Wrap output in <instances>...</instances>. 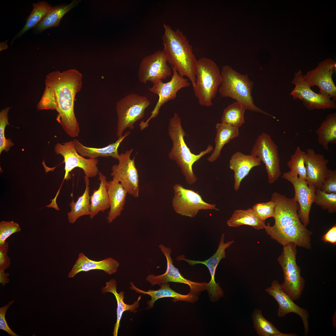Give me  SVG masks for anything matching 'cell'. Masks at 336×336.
<instances>
[{"instance_id":"cell-11","label":"cell","mask_w":336,"mask_h":336,"mask_svg":"<svg viewBox=\"0 0 336 336\" xmlns=\"http://www.w3.org/2000/svg\"><path fill=\"white\" fill-rule=\"evenodd\" d=\"M172 68L173 75L169 81L164 83L162 81H159L153 84L152 87L149 88L150 91L158 95L159 98L154 108L151 112V114L149 118L146 121H142L140 123L139 126L141 130L147 127L150 120L158 115L162 105L168 101L175 99L179 91L189 87L190 85L187 79L180 76L174 68L172 67Z\"/></svg>"},{"instance_id":"cell-43","label":"cell","mask_w":336,"mask_h":336,"mask_svg":"<svg viewBox=\"0 0 336 336\" xmlns=\"http://www.w3.org/2000/svg\"><path fill=\"white\" fill-rule=\"evenodd\" d=\"M21 230L17 223L13 221H2L0 222V245L3 244L11 235Z\"/></svg>"},{"instance_id":"cell-17","label":"cell","mask_w":336,"mask_h":336,"mask_svg":"<svg viewBox=\"0 0 336 336\" xmlns=\"http://www.w3.org/2000/svg\"><path fill=\"white\" fill-rule=\"evenodd\" d=\"M264 229L272 238L283 246L292 243L306 249L311 248L310 236L312 232L301 222L282 228L275 227L268 223Z\"/></svg>"},{"instance_id":"cell-38","label":"cell","mask_w":336,"mask_h":336,"mask_svg":"<svg viewBox=\"0 0 336 336\" xmlns=\"http://www.w3.org/2000/svg\"><path fill=\"white\" fill-rule=\"evenodd\" d=\"M306 156V152L302 151L300 147H297L287 163L291 173L297 175L305 180L306 179L305 163Z\"/></svg>"},{"instance_id":"cell-27","label":"cell","mask_w":336,"mask_h":336,"mask_svg":"<svg viewBox=\"0 0 336 336\" xmlns=\"http://www.w3.org/2000/svg\"><path fill=\"white\" fill-rule=\"evenodd\" d=\"M130 133V131L127 132L119 138L115 142L101 148H94L85 146L77 139H75L73 141L77 152L83 156L88 157L89 158L111 156L118 160L119 155L118 152V148L122 141Z\"/></svg>"},{"instance_id":"cell-4","label":"cell","mask_w":336,"mask_h":336,"mask_svg":"<svg viewBox=\"0 0 336 336\" xmlns=\"http://www.w3.org/2000/svg\"><path fill=\"white\" fill-rule=\"evenodd\" d=\"M221 73L222 81L218 90L221 97L232 98L242 105L246 110L276 119L254 104L252 96L254 83L247 75L241 74L227 65L223 66Z\"/></svg>"},{"instance_id":"cell-9","label":"cell","mask_w":336,"mask_h":336,"mask_svg":"<svg viewBox=\"0 0 336 336\" xmlns=\"http://www.w3.org/2000/svg\"><path fill=\"white\" fill-rule=\"evenodd\" d=\"M250 154L256 156L265 166L268 182L274 183L281 174L278 147L270 135L263 133L259 135Z\"/></svg>"},{"instance_id":"cell-26","label":"cell","mask_w":336,"mask_h":336,"mask_svg":"<svg viewBox=\"0 0 336 336\" xmlns=\"http://www.w3.org/2000/svg\"><path fill=\"white\" fill-rule=\"evenodd\" d=\"M108 194L110 210L106 219L108 223L112 222L119 216L124 209L127 191L116 179L108 181Z\"/></svg>"},{"instance_id":"cell-41","label":"cell","mask_w":336,"mask_h":336,"mask_svg":"<svg viewBox=\"0 0 336 336\" xmlns=\"http://www.w3.org/2000/svg\"><path fill=\"white\" fill-rule=\"evenodd\" d=\"M37 108L39 110H56L57 105L55 93L49 86L45 85L43 94Z\"/></svg>"},{"instance_id":"cell-39","label":"cell","mask_w":336,"mask_h":336,"mask_svg":"<svg viewBox=\"0 0 336 336\" xmlns=\"http://www.w3.org/2000/svg\"><path fill=\"white\" fill-rule=\"evenodd\" d=\"M314 203L330 213L336 212V194H327L320 189L316 188Z\"/></svg>"},{"instance_id":"cell-5","label":"cell","mask_w":336,"mask_h":336,"mask_svg":"<svg viewBox=\"0 0 336 336\" xmlns=\"http://www.w3.org/2000/svg\"><path fill=\"white\" fill-rule=\"evenodd\" d=\"M196 77L193 89L199 104L206 107L212 106L222 81L219 68L211 59L202 57L197 60Z\"/></svg>"},{"instance_id":"cell-13","label":"cell","mask_w":336,"mask_h":336,"mask_svg":"<svg viewBox=\"0 0 336 336\" xmlns=\"http://www.w3.org/2000/svg\"><path fill=\"white\" fill-rule=\"evenodd\" d=\"M133 151L131 149L119 154L118 164L111 167V175L121 184L128 194L137 198L139 195V179L135 157L130 158Z\"/></svg>"},{"instance_id":"cell-36","label":"cell","mask_w":336,"mask_h":336,"mask_svg":"<svg viewBox=\"0 0 336 336\" xmlns=\"http://www.w3.org/2000/svg\"><path fill=\"white\" fill-rule=\"evenodd\" d=\"M32 10L22 30L13 38L12 42L21 36L26 32L34 28L45 17L52 6L45 1H38L32 4Z\"/></svg>"},{"instance_id":"cell-15","label":"cell","mask_w":336,"mask_h":336,"mask_svg":"<svg viewBox=\"0 0 336 336\" xmlns=\"http://www.w3.org/2000/svg\"><path fill=\"white\" fill-rule=\"evenodd\" d=\"M336 68V63L327 58L319 63L316 68L307 72L303 77L310 87L317 86L318 94L336 100V87L332 75Z\"/></svg>"},{"instance_id":"cell-3","label":"cell","mask_w":336,"mask_h":336,"mask_svg":"<svg viewBox=\"0 0 336 336\" xmlns=\"http://www.w3.org/2000/svg\"><path fill=\"white\" fill-rule=\"evenodd\" d=\"M168 131L172 142V147L169 154V157L176 162L186 181L189 184L192 185L198 180L193 170V164L203 156L213 151V147L209 145L205 150L201 151L198 154L192 153L184 141V137L186 133L182 127L181 119L177 113H175L170 119Z\"/></svg>"},{"instance_id":"cell-45","label":"cell","mask_w":336,"mask_h":336,"mask_svg":"<svg viewBox=\"0 0 336 336\" xmlns=\"http://www.w3.org/2000/svg\"><path fill=\"white\" fill-rule=\"evenodd\" d=\"M14 301L15 300H13L7 305L0 308V329L5 331L11 336H19L10 329L5 319L7 310Z\"/></svg>"},{"instance_id":"cell-31","label":"cell","mask_w":336,"mask_h":336,"mask_svg":"<svg viewBox=\"0 0 336 336\" xmlns=\"http://www.w3.org/2000/svg\"><path fill=\"white\" fill-rule=\"evenodd\" d=\"M217 133L215 138V147L211 156L207 159L208 161L213 162L219 157L224 146L239 134V128L232 127L222 123L217 124Z\"/></svg>"},{"instance_id":"cell-14","label":"cell","mask_w":336,"mask_h":336,"mask_svg":"<svg viewBox=\"0 0 336 336\" xmlns=\"http://www.w3.org/2000/svg\"><path fill=\"white\" fill-rule=\"evenodd\" d=\"M163 50H158L144 58L139 65L138 77L140 81L146 83L150 81L155 83L170 76L171 69L167 64Z\"/></svg>"},{"instance_id":"cell-49","label":"cell","mask_w":336,"mask_h":336,"mask_svg":"<svg viewBox=\"0 0 336 336\" xmlns=\"http://www.w3.org/2000/svg\"><path fill=\"white\" fill-rule=\"evenodd\" d=\"M8 40H6L4 41L1 42L0 44V51H1L2 50L4 49H7L8 47L7 45V42Z\"/></svg>"},{"instance_id":"cell-6","label":"cell","mask_w":336,"mask_h":336,"mask_svg":"<svg viewBox=\"0 0 336 336\" xmlns=\"http://www.w3.org/2000/svg\"><path fill=\"white\" fill-rule=\"evenodd\" d=\"M297 246L291 243L283 246V250L277 259L282 269L284 281L282 288L293 301L299 299L304 291L305 281L301 275V269L296 264Z\"/></svg>"},{"instance_id":"cell-2","label":"cell","mask_w":336,"mask_h":336,"mask_svg":"<svg viewBox=\"0 0 336 336\" xmlns=\"http://www.w3.org/2000/svg\"><path fill=\"white\" fill-rule=\"evenodd\" d=\"M164 33L162 36L164 52L168 63L181 77H187L194 87L196 80L197 62L192 47L183 32L178 29L173 30L164 23Z\"/></svg>"},{"instance_id":"cell-8","label":"cell","mask_w":336,"mask_h":336,"mask_svg":"<svg viewBox=\"0 0 336 336\" xmlns=\"http://www.w3.org/2000/svg\"><path fill=\"white\" fill-rule=\"evenodd\" d=\"M173 189L172 206L175 212L181 215L193 218L201 210H219L216 204L204 201L197 191L186 189L178 184L174 185Z\"/></svg>"},{"instance_id":"cell-48","label":"cell","mask_w":336,"mask_h":336,"mask_svg":"<svg viewBox=\"0 0 336 336\" xmlns=\"http://www.w3.org/2000/svg\"><path fill=\"white\" fill-rule=\"evenodd\" d=\"M9 275L8 273H5L4 270H0V283L2 286L9 282L10 279L7 278Z\"/></svg>"},{"instance_id":"cell-46","label":"cell","mask_w":336,"mask_h":336,"mask_svg":"<svg viewBox=\"0 0 336 336\" xmlns=\"http://www.w3.org/2000/svg\"><path fill=\"white\" fill-rule=\"evenodd\" d=\"M9 246L6 241L0 245V270H4L9 268L11 265L10 258L7 255Z\"/></svg>"},{"instance_id":"cell-24","label":"cell","mask_w":336,"mask_h":336,"mask_svg":"<svg viewBox=\"0 0 336 336\" xmlns=\"http://www.w3.org/2000/svg\"><path fill=\"white\" fill-rule=\"evenodd\" d=\"M260 160L255 155H245L237 152L231 156L229 167L234 172V188L237 191L239 189L242 180L247 176L254 167L261 164Z\"/></svg>"},{"instance_id":"cell-30","label":"cell","mask_w":336,"mask_h":336,"mask_svg":"<svg viewBox=\"0 0 336 336\" xmlns=\"http://www.w3.org/2000/svg\"><path fill=\"white\" fill-rule=\"evenodd\" d=\"M99 187L94 189L90 196V217L92 218L100 212H104L110 207L108 194V181L106 177L99 171Z\"/></svg>"},{"instance_id":"cell-40","label":"cell","mask_w":336,"mask_h":336,"mask_svg":"<svg viewBox=\"0 0 336 336\" xmlns=\"http://www.w3.org/2000/svg\"><path fill=\"white\" fill-rule=\"evenodd\" d=\"M10 107H7L0 112V154L3 151L7 152L10 147L14 145L10 139H7L5 136V130L8 122V113Z\"/></svg>"},{"instance_id":"cell-37","label":"cell","mask_w":336,"mask_h":336,"mask_svg":"<svg viewBox=\"0 0 336 336\" xmlns=\"http://www.w3.org/2000/svg\"><path fill=\"white\" fill-rule=\"evenodd\" d=\"M245 110V107L237 101L230 104L223 111L222 123L239 128L245 123L244 114Z\"/></svg>"},{"instance_id":"cell-22","label":"cell","mask_w":336,"mask_h":336,"mask_svg":"<svg viewBox=\"0 0 336 336\" xmlns=\"http://www.w3.org/2000/svg\"><path fill=\"white\" fill-rule=\"evenodd\" d=\"M329 162L323 155L316 153L313 149H307L305 163L308 185L320 189L329 170Z\"/></svg>"},{"instance_id":"cell-7","label":"cell","mask_w":336,"mask_h":336,"mask_svg":"<svg viewBox=\"0 0 336 336\" xmlns=\"http://www.w3.org/2000/svg\"><path fill=\"white\" fill-rule=\"evenodd\" d=\"M150 104V101L146 97L136 93L128 94L117 102L116 134L118 138L123 135L126 128L133 129L135 123L144 117L145 111Z\"/></svg>"},{"instance_id":"cell-12","label":"cell","mask_w":336,"mask_h":336,"mask_svg":"<svg viewBox=\"0 0 336 336\" xmlns=\"http://www.w3.org/2000/svg\"><path fill=\"white\" fill-rule=\"evenodd\" d=\"M301 70L294 73L292 83L295 87L290 93L294 100L299 99L308 110L334 109L336 108L335 100L329 96L314 92L304 79Z\"/></svg>"},{"instance_id":"cell-19","label":"cell","mask_w":336,"mask_h":336,"mask_svg":"<svg viewBox=\"0 0 336 336\" xmlns=\"http://www.w3.org/2000/svg\"><path fill=\"white\" fill-rule=\"evenodd\" d=\"M225 234L222 233L220 240L218 248L215 253L208 259L204 261H196L188 259L184 257V255H180L176 258L178 261L184 260L188 264L193 266L197 264H202L208 268L210 272L211 279L207 283L206 290L208 292L212 300L216 301L223 296V291L219 284L215 280V275L217 267L220 260L226 257V249L229 247L234 242L233 240L224 243Z\"/></svg>"},{"instance_id":"cell-16","label":"cell","mask_w":336,"mask_h":336,"mask_svg":"<svg viewBox=\"0 0 336 336\" xmlns=\"http://www.w3.org/2000/svg\"><path fill=\"white\" fill-rule=\"evenodd\" d=\"M282 177L290 181L295 190L294 199L298 203V215L301 222L307 226L310 222L309 214L312 204L314 203L316 188L309 186L306 180L289 171L284 173Z\"/></svg>"},{"instance_id":"cell-47","label":"cell","mask_w":336,"mask_h":336,"mask_svg":"<svg viewBox=\"0 0 336 336\" xmlns=\"http://www.w3.org/2000/svg\"><path fill=\"white\" fill-rule=\"evenodd\" d=\"M321 240L324 242H329L334 245L336 244V225L334 224L322 237Z\"/></svg>"},{"instance_id":"cell-21","label":"cell","mask_w":336,"mask_h":336,"mask_svg":"<svg viewBox=\"0 0 336 336\" xmlns=\"http://www.w3.org/2000/svg\"><path fill=\"white\" fill-rule=\"evenodd\" d=\"M271 200L275 203L273 217L275 220L273 227L282 228L301 222L297 213L299 205L293 198H289L274 192L272 195Z\"/></svg>"},{"instance_id":"cell-35","label":"cell","mask_w":336,"mask_h":336,"mask_svg":"<svg viewBox=\"0 0 336 336\" xmlns=\"http://www.w3.org/2000/svg\"><path fill=\"white\" fill-rule=\"evenodd\" d=\"M251 318L254 328L259 336H296L293 334H284L280 332L272 323L263 316L261 310L255 309Z\"/></svg>"},{"instance_id":"cell-25","label":"cell","mask_w":336,"mask_h":336,"mask_svg":"<svg viewBox=\"0 0 336 336\" xmlns=\"http://www.w3.org/2000/svg\"><path fill=\"white\" fill-rule=\"evenodd\" d=\"M130 288L136 292L145 295H148L151 299L147 302V308L151 309L153 307L155 302L159 299L164 297H172L174 302L184 301L190 302H194L197 300V297L195 294L190 292L187 295H183L178 293L171 288L168 283L161 284V287L157 290H149L147 291L140 290L136 287L132 282L130 283Z\"/></svg>"},{"instance_id":"cell-44","label":"cell","mask_w":336,"mask_h":336,"mask_svg":"<svg viewBox=\"0 0 336 336\" xmlns=\"http://www.w3.org/2000/svg\"><path fill=\"white\" fill-rule=\"evenodd\" d=\"M320 189L327 194H336V170H328Z\"/></svg>"},{"instance_id":"cell-32","label":"cell","mask_w":336,"mask_h":336,"mask_svg":"<svg viewBox=\"0 0 336 336\" xmlns=\"http://www.w3.org/2000/svg\"><path fill=\"white\" fill-rule=\"evenodd\" d=\"M227 225L231 227H238L242 225L250 226L255 230L265 228V222L261 220L252 208L246 210H235L230 218L226 222Z\"/></svg>"},{"instance_id":"cell-29","label":"cell","mask_w":336,"mask_h":336,"mask_svg":"<svg viewBox=\"0 0 336 336\" xmlns=\"http://www.w3.org/2000/svg\"><path fill=\"white\" fill-rule=\"evenodd\" d=\"M106 286L102 288V292L103 293L111 292L115 296L117 302V320L113 332V336H117L120 322L123 313L127 310L134 312L136 310L139 306V301L141 298V295L138 297L137 300L131 305L125 303L124 301V295L125 292L121 291L118 293L117 291V282L114 279H111L109 282L105 283Z\"/></svg>"},{"instance_id":"cell-34","label":"cell","mask_w":336,"mask_h":336,"mask_svg":"<svg viewBox=\"0 0 336 336\" xmlns=\"http://www.w3.org/2000/svg\"><path fill=\"white\" fill-rule=\"evenodd\" d=\"M317 141L324 149L329 150V143L336 144V113L328 114L316 130Z\"/></svg>"},{"instance_id":"cell-28","label":"cell","mask_w":336,"mask_h":336,"mask_svg":"<svg viewBox=\"0 0 336 336\" xmlns=\"http://www.w3.org/2000/svg\"><path fill=\"white\" fill-rule=\"evenodd\" d=\"M81 2L79 0H74L69 4L52 6L45 17L33 28L34 33L39 34L49 28L58 26L64 15Z\"/></svg>"},{"instance_id":"cell-33","label":"cell","mask_w":336,"mask_h":336,"mask_svg":"<svg viewBox=\"0 0 336 336\" xmlns=\"http://www.w3.org/2000/svg\"><path fill=\"white\" fill-rule=\"evenodd\" d=\"M84 179L86 187L84 193L76 202L72 200L69 204L71 211L68 213V218L69 222L71 224L82 216L90 214L89 180L86 176Z\"/></svg>"},{"instance_id":"cell-1","label":"cell","mask_w":336,"mask_h":336,"mask_svg":"<svg viewBox=\"0 0 336 336\" xmlns=\"http://www.w3.org/2000/svg\"><path fill=\"white\" fill-rule=\"evenodd\" d=\"M82 75L78 70L71 69L62 72L49 73L45 80V85L54 90L56 99V120L69 136L77 137L80 132L79 124L75 115L74 104L76 94L81 90Z\"/></svg>"},{"instance_id":"cell-23","label":"cell","mask_w":336,"mask_h":336,"mask_svg":"<svg viewBox=\"0 0 336 336\" xmlns=\"http://www.w3.org/2000/svg\"><path fill=\"white\" fill-rule=\"evenodd\" d=\"M119 265V262L111 257L96 261L89 259L83 253H80L68 274V277L72 278L81 272H87L94 270H102L111 275L116 272Z\"/></svg>"},{"instance_id":"cell-18","label":"cell","mask_w":336,"mask_h":336,"mask_svg":"<svg viewBox=\"0 0 336 336\" xmlns=\"http://www.w3.org/2000/svg\"><path fill=\"white\" fill-rule=\"evenodd\" d=\"M161 252L165 256L167 260L166 270L164 274L159 275L151 274L146 278V280L152 286L161 284L168 282L182 283L189 285L190 288V292L194 294L207 289V283L193 282L184 278L180 273L179 270L173 264V261L170 256L172 249L165 245L160 244L158 245Z\"/></svg>"},{"instance_id":"cell-42","label":"cell","mask_w":336,"mask_h":336,"mask_svg":"<svg viewBox=\"0 0 336 336\" xmlns=\"http://www.w3.org/2000/svg\"><path fill=\"white\" fill-rule=\"evenodd\" d=\"M274 206V202L271 200L268 202L257 203L252 208L259 218L265 222L268 218L273 217Z\"/></svg>"},{"instance_id":"cell-10","label":"cell","mask_w":336,"mask_h":336,"mask_svg":"<svg viewBox=\"0 0 336 336\" xmlns=\"http://www.w3.org/2000/svg\"><path fill=\"white\" fill-rule=\"evenodd\" d=\"M54 150L57 154L62 155L65 163V175L63 180L70 179V172L76 167L83 170L85 176L88 178L96 176L99 170L97 166L98 160L97 158L86 159L77 152L73 141L57 143Z\"/></svg>"},{"instance_id":"cell-20","label":"cell","mask_w":336,"mask_h":336,"mask_svg":"<svg viewBox=\"0 0 336 336\" xmlns=\"http://www.w3.org/2000/svg\"><path fill=\"white\" fill-rule=\"evenodd\" d=\"M265 291L278 302V308L277 315L279 317H284L287 314L291 313H295L301 317L304 329L305 335L307 336L309 331L308 311L296 304L284 292L280 284L276 280H273L271 283V286L265 289Z\"/></svg>"}]
</instances>
